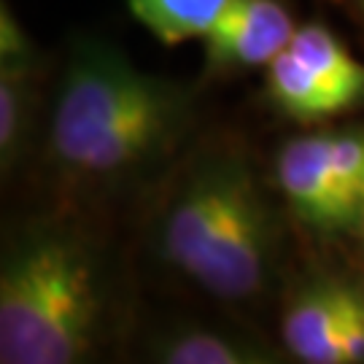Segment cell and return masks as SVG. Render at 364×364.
Returning <instances> with one entry per match:
<instances>
[{
	"label": "cell",
	"mask_w": 364,
	"mask_h": 364,
	"mask_svg": "<svg viewBox=\"0 0 364 364\" xmlns=\"http://www.w3.org/2000/svg\"><path fill=\"white\" fill-rule=\"evenodd\" d=\"M343 362L364 364V287L346 281L343 297Z\"/></svg>",
	"instance_id": "8fae6325"
},
{
	"label": "cell",
	"mask_w": 364,
	"mask_h": 364,
	"mask_svg": "<svg viewBox=\"0 0 364 364\" xmlns=\"http://www.w3.org/2000/svg\"><path fill=\"white\" fill-rule=\"evenodd\" d=\"M36 65L0 68V168L9 176L25 162L36 141L41 117V92L36 84Z\"/></svg>",
	"instance_id": "9c48e42d"
},
{
	"label": "cell",
	"mask_w": 364,
	"mask_h": 364,
	"mask_svg": "<svg viewBox=\"0 0 364 364\" xmlns=\"http://www.w3.org/2000/svg\"><path fill=\"white\" fill-rule=\"evenodd\" d=\"M149 362L162 364H270L275 348L243 326L176 318L154 326L144 343Z\"/></svg>",
	"instance_id": "ba28073f"
},
{
	"label": "cell",
	"mask_w": 364,
	"mask_h": 364,
	"mask_svg": "<svg viewBox=\"0 0 364 364\" xmlns=\"http://www.w3.org/2000/svg\"><path fill=\"white\" fill-rule=\"evenodd\" d=\"M287 0H232L205 36V73L227 78L267 68L297 36Z\"/></svg>",
	"instance_id": "5b68a950"
},
{
	"label": "cell",
	"mask_w": 364,
	"mask_h": 364,
	"mask_svg": "<svg viewBox=\"0 0 364 364\" xmlns=\"http://www.w3.org/2000/svg\"><path fill=\"white\" fill-rule=\"evenodd\" d=\"M284 267V227L259 173L240 144L221 138L219 216L195 284L235 308L270 299Z\"/></svg>",
	"instance_id": "3957f363"
},
{
	"label": "cell",
	"mask_w": 364,
	"mask_h": 364,
	"mask_svg": "<svg viewBox=\"0 0 364 364\" xmlns=\"http://www.w3.org/2000/svg\"><path fill=\"white\" fill-rule=\"evenodd\" d=\"M275 183L302 227L324 237L348 232L329 181V130L308 132L281 146L275 156Z\"/></svg>",
	"instance_id": "8992f818"
},
{
	"label": "cell",
	"mask_w": 364,
	"mask_h": 364,
	"mask_svg": "<svg viewBox=\"0 0 364 364\" xmlns=\"http://www.w3.org/2000/svg\"><path fill=\"white\" fill-rule=\"evenodd\" d=\"M343 297L346 278L308 275L291 289L281 313V340L291 359L305 364L343 362Z\"/></svg>",
	"instance_id": "52a82bcc"
},
{
	"label": "cell",
	"mask_w": 364,
	"mask_h": 364,
	"mask_svg": "<svg viewBox=\"0 0 364 364\" xmlns=\"http://www.w3.org/2000/svg\"><path fill=\"white\" fill-rule=\"evenodd\" d=\"M232 0H127L132 16L165 46L205 38Z\"/></svg>",
	"instance_id": "30bf717a"
},
{
	"label": "cell",
	"mask_w": 364,
	"mask_h": 364,
	"mask_svg": "<svg viewBox=\"0 0 364 364\" xmlns=\"http://www.w3.org/2000/svg\"><path fill=\"white\" fill-rule=\"evenodd\" d=\"M264 70L275 108L299 124H318L364 103V63L321 22L299 27Z\"/></svg>",
	"instance_id": "277c9868"
},
{
	"label": "cell",
	"mask_w": 364,
	"mask_h": 364,
	"mask_svg": "<svg viewBox=\"0 0 364 364\" xmlns=\"http://www.w3.org/2000/svg\"><path fill=\"white\" fill-rule=\"evenodd\" d=\"M362 235H364V224H362Z\"/></svg>",
	"instance_id": "5bb4252c"
},
{
	"label": "cell",
	"mask_w": 364,
	"mask_h": 364,
	"mask_svg": "<svg viewBox=\"0 0 364 364\" xmlns=\"http://www.w3.org/2000/svg\"><path fill=\"white\" fill-rule=\"evenodd\" d=\"M359 6H362V14H364V0H359Z\"/></svg>",
	"instance_id": "4fadbf2b"
},
{
	"label": "cell",
	"mask_w": 364,
	"mask_h": 364,
	"mask_svg": "<svg viewBox=\"0 0 364 364\" xmlns=\"http://www.w3.org/2000/svg\"><path fill=\"white\" fill-rule=\"evenodd\" d=\"M195 127V95L146 73L103 38L73 41L57 84L46 154L76 195H119L165 173Z\"/></svg>",
	"instance_id": "6da1fadb"
},
{
	"label": "cell",
	"mask_w": 364,
	"mask_h": 364,
	"mask_svg": "<svg viewBox=\"0 0 364 364\" xmlns=\"http://www.w3.org/2000/svg\"><path fill=\"white\" fill-rule=\"evenodd\" d=\"M122 321V284L108 248L68 213L11 227L0 259V362H95Z\"/></svg>",
	"instance_id": "7a4b0ae2"
},
{
	"label": "cell",
	"mask_w": 364,
	"mask_h": 364,
	"mask_svg": "<svg viewBox=\"0 0 364 364\" xmlns=\"http://www.w3.org/2000/svg\"><path fill=\"white\" fill-rule=\"evenodd\" d=\"M36 65L33 41L19 25L14 11L3 3L0 9V68H30Z\"/></svg>",
	"instance_id": "7c38bea8"
}]
</instances>
